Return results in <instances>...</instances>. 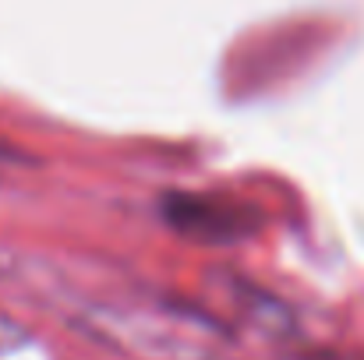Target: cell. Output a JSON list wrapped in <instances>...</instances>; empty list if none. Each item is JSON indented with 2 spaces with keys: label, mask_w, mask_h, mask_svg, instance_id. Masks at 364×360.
Wrapping results in <instances>:
<instances>
[{
  "label": "cell",
  "mask_w": 364,
  "mask_h": 360,
  "mask_svg": "<svg viewBox=\"0 0 364 360\" xmlns=\"http://www.w3.org/2000/svg\"><path fill=\"white\" fill-rule=\"evenodd\" d=\"M0 156H4V148H0Z\"/></svg>",
  "instance_id": "obj_1"
}]
</instances>
